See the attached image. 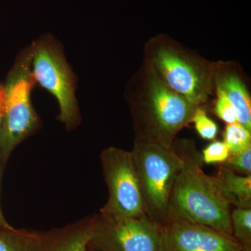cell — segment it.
Listing matches in <instances>:
<instances>
[{
  "instance_id": "3",
  "label": "cell",
  "mask_w": 251,
  "mask_h": 251,
  "mask_svg": "<svg viewBox=\"0 0 251 251\" xmlns=\"http://www.w3.org/2000/svg\"><path fill=\"white\" fill-rule=\"evenodd\" d=\"M143 61L168 87L196 106L204 107L215 94L216 62L186 49L166 34L145 43Z\"/></svg>"
},
{
  "instance_id": "7",
  "label": "cell",
  "mask_w": 251,
  "mask_h": 251,
  "mask_svg": "<svg viewBox=\"0 0 251 251\" xmlns=\"http://www.w3.org/2000/svg\"><path fill=\"white\" fill-rule=\"evenodd\" d=\"M100 159L108 199L99 212L112 218L146 215L132 151L110 147L102 151Z\"/></svg>"
},
{
  "instance_id": "15",
  "label": "cell",
  "mask_w": 251,
  "mask_h": 251,
  "mask_svg": "<svg viewBox=\"0 0 251 251\" xmlns=\"http://www.w3.org/2000/svg\"><path fill=\"white\" fill-rule=\"evenodd\" d=\"M223 137L230 154L242 152L251 148V130L238 122L226 125Z\"/></svg>"
},
{
  "instance_id": "2",
  "label": "cell",
  "mask_w": 251,
  "mask_h": 251,
  "mask_svg": "<svg viewBox=\"0 0 251 251\" xmlns=\"http://www.w3.org/2000/svg\"><path fill=\"white\" fill-rule=\"evenodd\" d=\"M174 148L183 166L172 188L166 222L186 221L232 235L230 206L237 207V200L203 171L202 155L193 140L176 138Z\"/></svg>"
},
{
  "instance_id": "4",
  "label": "cell",
  "mask_w": 251,
  "mask_h": 251,
  "mask_svg": "<svg viewBox=\"0 0 251 251\" xmlns=\"http://www.w3.org/2000/svg\"><path fill=\"white\" fill-rule=\"evenodd\" d=\"M31 46L21 51L4 86V111L0 127V161L6 163L18 145L40 126L31 102L36 85L31 69Z\"/></svg>"
},
{
  "instance_id": "22",
  "label": "cell",
  "mask_w": 251,
  "mask_h": 251,
  "mask_svg": "<svg viewBox=\"0 0 251 251\" xmlns=\"http://www.w3.org/2000/svg\"><path fill=\"white\" fill-rule=\"evenodd\" d=\"M87 251H98L94 250V249H91V248H87Z\"/></svg>"
},
{
  "instance_id": "8",
  "label": "cell",
  "mask_w": 251,
  "mask_h": 251,
  "mask_svg": "<svg viewBox=\"0 0 251 251\" xmlns=\"http://www.w3.org/2000/svg\"><path fill=\"white\" fill-rule=\"evenodd\" d=\"M88 247L98 251H163L162 226L148 216L112 218L94 214Z\"/></svg>"
},
{
  "instance_id": "12",
  "label": "cell",
  "mask_w": 251,
  "mask_h": 251,
  "mask_svg": "<svg viewBox=\"0 0 251 251\" xmlns=\"http://www.w3.org/2000/svg\"><path fill=\"white\" fill-rule=\"evenodd\" d=\"M46 232L0 227V251H44Z\"/></svg>"
},
{
  "instance_id": "17",
  "label": "cell",
  "mask_w": 251,
  "mask_h": 251,
  "mask_svg": "<svg viewBox=\"0 0 251 251\" xmlns=\"http://www.w3.org/2000/svg\"><path fill=\"white\" fill-rule=\"evenodd\" d=\"M201 155L203 163L224 164L230 156V151L224 141L213 140L202 150Z\"/></svg>"
},
{
  "instance_id": "11",
  "label": "cell",
  "mask_w": 251,
  "mask_h": 251,
  "mask_svg": "<svg viewBox=\"0 0 251 251\" xmlns=\"http://www.w3.org/2000/svg\"><path fill=\"white\" fill-rule=\"evenodd\" d=\"M94 215L46 232L44 251H87L94 232Z\"/></svg>"
},
{
  "instance_id": "13",
  "label": "cell",
  "mask_w": 251,
  "mask_h": 251,
  "mask_svg": "<svg viewBox=\"0 0 251 251\" xmlns=\"http://www.w3.org/2000/svg\"><path fill=\"white\" fill-rule=\"evenodd\" d=\"M216 178L221 187L237 200V207L251 209V175L236 174L221 164Z\"/></svg>"
},
{
  "instance_id": "5",
  "label": "cell",
  "mask_w": 251,
  "mask_h": 251,
  "mask_svg": "<svg viewBox=\"0 0 251 251\" xmlns=\"http://www.w3.org/2000/svg\"><path fill=\"white\" fill-rule=\"evenodd\" d=\"M141 187L145 213L159 224L166 222L173 184L183 166L174 147L135 140L132 150Z\"/></svg>"
},
{
  "instance_id": "21",
  "label": "cell",
  "mask_w": 251,
  "mask_h": 251,
  "mask_svg": "<svg viewBox=\"0 0 251 251\" xmlns=\"http://www.w3.org/2000/svg\"><path fill=\"white\" fill-rule=\"evenodd\" d=\"M1 163V161H0ZM0 178H1V169H0ZM0 227H11V225L5 219L4 214H3L2 210H1V206H0Z\"/></svg>"
},
{
  "instance_id": "18",
  "label": "cell",
  "mask_w": 251,
  "mask_h": 251,
  "mask_svg": "<svg viewBox=\"0 0 251 251\" xmlns=\"http://www.w3.org/2000/svg\"><path fill=\"white\" fill-rule=\"evenodd\" d=\"M216 99L214 102V112L225 123L237 122V112L232 104L221 91L216 90Z\"/></svg>"
},
{
  "instance_id": "20",
  "label": "cell",
  "mask_w": 251,
  "mask_h": 251,
  "mask_svg": "<svg viewBox=\"0 0 251 251\" xmlns=\"http://www.w3.org/2000/svg\"><path fill=\"white\" fill-rule=\"evenodd\" d=\"M4 86L0 84V127H1L3 111H4Z\"/></svg>"
},
{
  "instance_id": "6",
  "label": "cell",
  "mask_w": 251,
  "mask_h": 251,
  "mask_svg": "<svg viewBox=\"0 0 251 251\" xmlns=\"http://www.w3.org/2000/svg\"><path fill=\"white\" fill-rule=\"evenodd\" d=\"M30 46L34 80L57 100L59 121L68 130L75 129L81 122L75 97L76 78L68 64L62 46L50 34L41 36Z\"/></svg>"
},
{
  "instance_id": "9",
  "label": "cell",
  "mask_w": 251,
  "mask_h": 251,
  "mask_svg": "<svg viewBox=\"0 0 251 251\" xmlns=\"http://www.w3.org/2000/svg\"><path fill=\"white\" fill-rule=\"evenodd\" d=\"M163 251H243L232 235L182 221L162 224Z\"/></svg>"
},
{
  "instance_id": "19",
  "label": "cell",
  "mask_w": 251,
  "mask_h": 251,
  "mask_svg": "<svg viewBox=\"0 0 251 251\" xmlns=\"http://www.w3.org/2000/svg\"><path fill=\"white\" fill-rule=\"evenodd\" d=\"M224 165L236 174L242 176L251 175V148L242 152L230 154Z\"/></svg>"
},
{
  "instance_id": "14",
  "label": "cell",
  "mask_w": 251,
  "mask_h": 251,
  "mask_svg": "<svg viewBox=\"0 0 251 251\" xmlns=\"http://www.w3.org/2000/svg\"><path fill=\"white\" fill-rule=\"evenodd\" d=\"M232 236L243 251H251V209L236 207L230 214Z\"/></svg>"
},
{
  "instance_id": "10",
  "label": "cell",
  "mask_w": 251,
  "mask_h": 251,
  "mask_svg": "<svg viewBox=\"0 0 251 251\" xmlns=\"http://www.w3.org/2000/svg\"><path fill=\"white\" fill-rule=\"evenodd\" d=\"M215 90L221 91L233 105L237 122L251 130V99L243 73L237 63L216 62Z\"/></svg>"
},
{
  "instance_id": "16",
  "label": "cell",
  "mask_w": 251,
  "mask_h": 251,
  "mask_svg": "<svg viewBox=\"0 0 251 251\" xmlns=\"http://www.w3.org/2000/svg\"><path fill=\"white\" fill-rule=\"evenodd\" d=\"M191 123L200 136L206 140H215L219 133V127L215 122L208 116L204 107H198L193 114Z\"/></svg>"
},
{
  "instance_id": "1",
  "label": "cell",
  "mask_w": 251,
  "mask_h": 251,
  "mask_svg": "<svg viewBox=\"0 0 251 251\" xmlns=\"http://www.w3.org/2000/svg\"><path fill=\"white\" fill-rule=\"evenodd\" d=\"M125 97L135 140L168 148L174 147L198 108L168 87L145 61L127 82Z\"/></svg>"
}]
</instances>
